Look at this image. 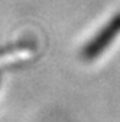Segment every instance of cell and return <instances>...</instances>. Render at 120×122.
Masks as SVG:
<instances>
[{
	"mask_svg": "<svg viewBox=\"0 0 120 122\" xmlns=\"http://www.w3.org/2000/svg\"><path fill=\"white\" fill-rule=\"evenodd\" d=\"M119 35H120V12L113 15V16L109 19V22L106 25H103L93 38L88 39V42L81 50L83 60L93 61V60L98 58L104 51L110 47L111 42Z\"/></svg>",
	"mask_w": 120,
	"mask_h": 122,
	"instance_id": "obj_1",
	"label": "cell"
}]
</instances>
